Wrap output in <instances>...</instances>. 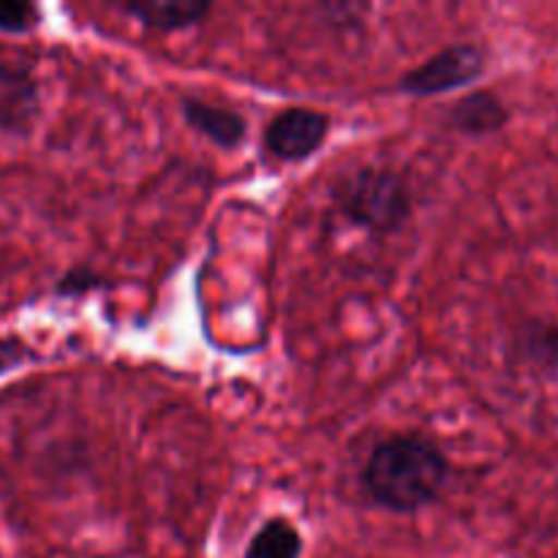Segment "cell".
Instances as JSON below:
<instances>
[{"label":"cell","instance_id":"277c9868","mask_svg":"<svg viewBox=\"0 0 558 558\" xmlns=\"http://www.w3.org/2000/svg\"><path fill=\"white\" fill-rule=\"evenodd\" d=\"M330 120L327 114L305 107H289L270 120L265 131V145L281 161L308 158L325 142Z\"/></svg>","mask_w":558,"mask_h":558},{"label":"cell","instance_id":"9c48e42d","mask_svg":"<svg viewBox=\"0 0 558 558\" xmlns=\"http://www.w3.org/2000/svg\"><path fill=\"white\" fill-rule=\"evenodd\" d=\"M300 550H303V539L298 529L283 518H272L256 532L243 558H300Z\"/></svg>","mask_w":558,"mask_h":558},{"label":"cell","instance_id":"8992f818","mask_svg":"<svg viewBox=\"0 0 558 558\" xmlns=\"http://www.w3.org/2000/svg\"><path fill=\"white\" fill-rule=\"evenodd\" d=\"M185 118L191 125L202 131L205 136H210L216 145L221 147H234L243 142L245 136V120L238 112L223 107H210L205 101H185Z\"/></svg>","mask_w":558,"mask_h":558},{"label":"cell","instance_id":"6da1fadb","mask_svg":"<svg viewBox=\"0 0 558 558\" xmlns=\"http://www.w3.org/2000/svg\"><path fill=\"white\" fill-rule=\"evenodd\" d=\"M450 477L445 452L420 436H392L371 452L363 485L374 501L392 512L430 505Z\"/></svg>","mask_w":558,"mask_h":558},{"label":"cell","instance_id":"5b68a950","mask_svg":"<svg viewBox=\"0 0 558 558\" xmlns=\"http://www.w3.org/2000/svg\"><path fill=\"white\" fill-rule=\"evenodd\" d=\"M38 109V90L25 69L0 63V129L25 131Z\"/></svg>","mask_w":558,"mask_h":558},{"label":"cell","instance_id":"7a4b0ae2","mask_svg":"<svg viewBox=\"0 0 558 558\" xmlns=\"http://www.w3.org/2000/svg\"><path fill=\"white\" fill-rule=\"evenodd\" d=\"M341 202L352 221L376 229V232H392L409 216L407 183L392 172L365 169V172L354 174L343 189Z\"/></svg>","mask_w":558,"mask_h":558},{"label":"cell","instance_id":"ba28073f","mask_svg":"<svg viewBox=\"0 0 558 558\" xmlns=\"http://www.w3.org/2000/svg\"><path fill=\"white\" fill-rule=\"evenodd\" d=\"M123 11L156 31H180L199 22L210 11V3H178V0L174 3H129L123 5Z\"/></svg>","mask_w":558,"mask_h":558},{"label":"cell","instance_id":"30bf717a","mask_svg":"<svg viewBox=\"0 0 558 558\" xmlns=\"http://www.w3.org/2000/svg\"><path fill=\"white\" fill-rule=\"evenodd\" d=\"M38 9L31 3H0V31L25 33L36 27Z\"/></svg>","mask_w":558,"mask_h":558},{"label":"cell","instance_id":"3957f363","mask_svg":"<svg viewBox=\"0 0 558 558\" xmlns=\"http://www.w3.org/2000/svg\"><path fill=\"white\" fill-rule=\"evenodd\" d=\"M485 71V52L474 44H456V47L441 49L430 60H425L420 69L403 76V90L414 96H430V93H445L452 87L469 85L480 80Z\"/></svg>","mask_w":558,"mask_h":558},{"label":"cell","instance_id":"52a82bcc","mask_svg":"<svg viewBox=\"0 0 558 558\" xmlns=\"http://www.w3.org/2000/svg\"><path fill=\"white\" fill-rule=\"evenodd\" d=\"M507 118H510V112L494 93H472L452 112V123L463 134H494L507 123Z\"/></svg>","mask_w":558,"mask_h":558}]
</instances>
